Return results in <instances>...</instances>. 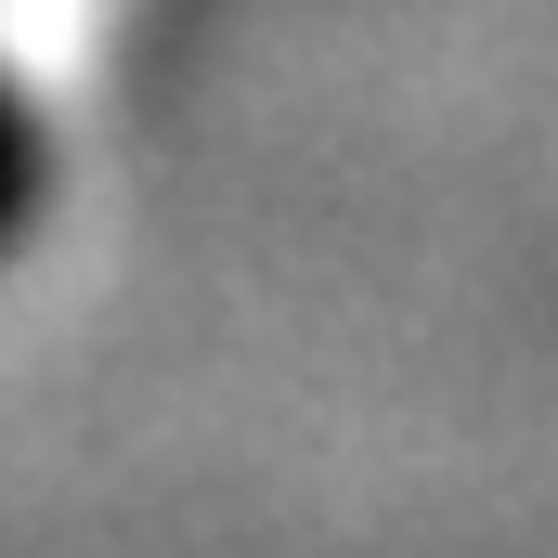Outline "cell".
<instances>
[{"instance_id": "cell-1", "label": "cell", "mask_w": 558, "mask_h": 558, "mask_svg": "<svg viewBox=\"0 0 558 558\" xmlns=\"http://www.w3.org/2000/svg\"><path fill=\"white\" fill-rule=\"evenodd\" d=\"M39 208H52V131H39V105H26V78L0 65V260L39 234Z\"/></svg>"}]
</instances>
